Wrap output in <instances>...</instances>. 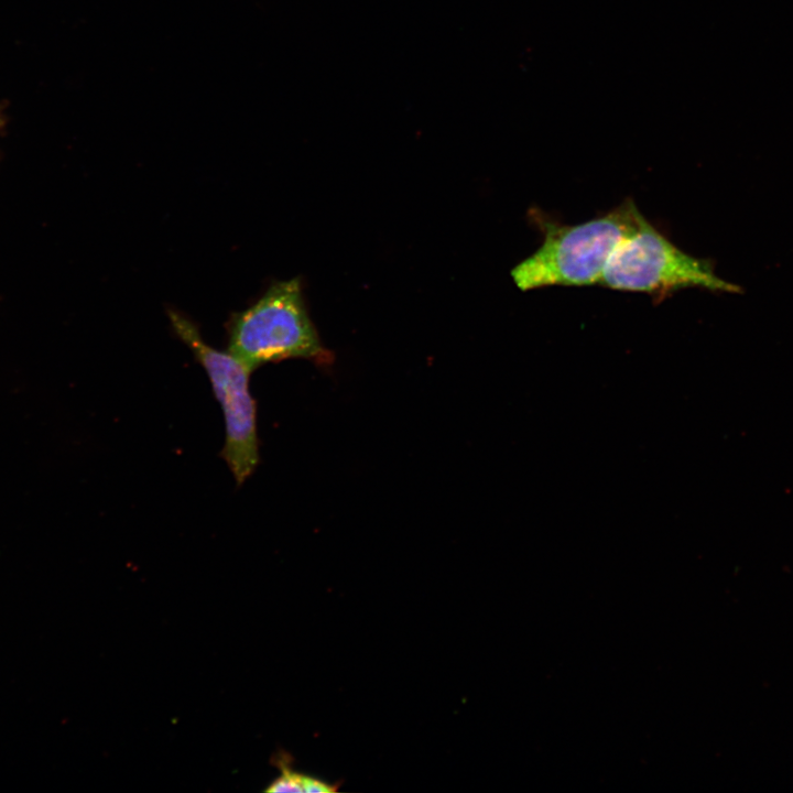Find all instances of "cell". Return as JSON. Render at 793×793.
<instances>
[{"instance_id": "cell-1", "label": "cell", "mask_w": 793, "mask_h": 793, "mask_svg": "<svg viewBox=\"0 0 793 793\" xmlns=\"http://www.w3.org/2000/svg\"><path fill=\"white\" fill-rule=\"evenodd\" d=\"M543 242L511 270L521 291L600 284L617 246L638 227L642 214L628 198L608 213L577 225H561L535 211Z\"/></svg>"}, {"instance_id": "cell-2", "label": "cell", "mask_w": 793, "mask_h": 793, "mask_svg": "<svg viewBox=\"0 0 793 793\" xmlns=\"http://www.w3.org/2000/svg\"><path fill=\"white\" fill-rule=\"evenodd\" d=\"M227 351L250 372L269 362L304 358L326 366L334 359L312 323L300 278L272 283L227 324Z\"/></svg>"}, {"instance_id": "cell-3", "label": "cell", "mask_w": 793, "mask_h": 793, "mask_svg": "<svg viewBox=\"0 0 793 793\" xmlns=\"http://www.w3.org/2000/svg\"><path fill=\"white\" fill-rule=\"evenodd\" d=\"M600 285L648 293L658 300L687 287L738 291L736 285L716 275L710 262L681 250L643 215L637 229L610 256Z\"/></svg>"}, {"instance_id": "cell-4", "label": "cell", "mask_w": 793, "mask_h": 793, "mask_svg": "<svg viewBox=\"0 0 793 793\" xmlns=\"http://www.w3.org/2000/svg\"><path fill=\"white\" fill-rule=\"evenodd\" d=\"M167 316L175 335L205 369L221 405L226 438L220 455L240 486L259 463L257 402L249 389L251 372L230 352L209 346L187 315L169 308Z\"/></svg>"}, {"instance_id": "cell-5", "label": "cell", "mask_w": 793, "mask_h": 793, "mask_svg": "<svg viewBox=\"0 0 793 793\" xmlns=\"http://www.w3.org/2000/svg\"><path fill=\"white\" fill-rule=\"evenodd\" d=\"M282 774L265 790L267 792H303L302 774L294 772L283 762Z\"/></svg>"}, {"instance_id": "cell-6", "label": "cell", "mask_w": 793, "mask_h": 793, "mask_svg": "<svg viewBox=\"0 0 793 793\" xmlns=\"http://www.w3.org/2000/svg\"><path fill=\"white\" fill-rule=\"evenodd\" d=\"M303 792L308 793H328L337 790L336 786L327 784L318 779L312 776L302 775Z\"/></svg>"}]
</instances>
